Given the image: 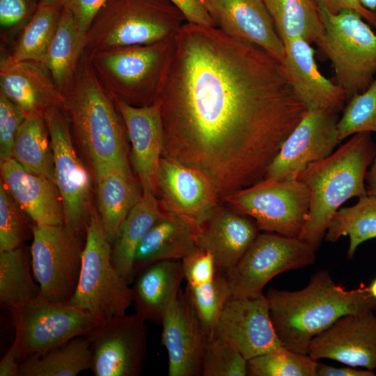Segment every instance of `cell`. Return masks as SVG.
<instances>
[{"mask_svg": "<svg viewBox=\"0 0 376 376\" xmlns=\"http://www.w3.org/2000/svg\"><path fill=\"white\" fill-rule=\"evenodd\" d=\"M156 102L162 157L205 175L223 201L262 180L306 111L280 62L220 28L187 22Z\"/></svg>", "mask_w": 376, "mask_h": 376, "instance_id": "obj_1", "label": "cell"}, {"mask_svg": "<svg viewBox=\"0 0 376 376\" xmlns=\"http://www.w3.org/2000/svg\"><path fill=\"white\" fill-rule=\"evenodd\" d=\"M62 94V111L95 180L113 171L133 175L124 121L84 52Z\"/></svg>", "mask_w": 376, "mask_h": 376, "instance_id": "obj_2", "label": "cell"}, {"mask_svg": "<svg viewBox=\"0 0 376 376\" xmlns=\"http://www.w3.org/2000/svg\"><path fill=\"white\" fill-rule=\"evenodd\" d=\"M265 295L282 345L301 354H307L312 339L341 317L376 309L368 287L347 290L327 269L316 272L301 290L270 288Z\"/></svg>", "mask_w": 376, "mask_h": 376, "instance_id": "obj_3", "label": "cell"}, {"mask_svg": "<svg viewBox=\"0 0 376 376\" xmlns=\"http://www.w3.org/2000/svg\"><path fill=\"white\" fill-rule=\"evenodd\" d=\"M375 155L371 133H356L298 175L310 193L308 214L299 237L316 251L340 206L352 197L367 195L366 176Z\"/></svg>", "mask_w": 376, "mask_h": 376, "instance_id": "obj_4", "label": "cell"}, {"mask_svg": "<svg viewBox=\"0 0 376 376\" xmlns=\"http://www.w3.org/2000/svg\"><path fill=\"white\" fill-rule=\"evenodd\" d=\"M185 17L168 0H109L86 33L87 55L173 37Z\"/></svg>", "mask_w": 376, "mask_h": 376, "instance_id": "obj_5", "label": "cell"}, {"mask_svg": "<svg viewBox=\"0 0 376 376\" xmlns=\"http://www.w3.org/2000/svg\"><path fill=\"white\" fill-rule=\"evenodd\" d=\"M173 37L88 56L100 81L113 99L136 107L149 106L159 95Z\"/></svg>", "mask_w": 376, "mask_h": 376, "instance_id": "obj_6", "label": "cell"}, {"mask_svg": "<svg viewBox=\"0 0 376 376\" xmlns=\"http://www.w3.org/2000/svg\"><path fill=\"white\" fill-rule=\"evenodd\" d=\"M317 6L324 33L316 45L331 61L335 83L345 91L348 101L366 91L376 76V34L354 10L332 14Z\"/></svg>", "mask_w": 376, "mask_h": 376, "instance_id": "obj_7", "label": "cell"}, {"mask_svg": "<svg viewBox=\"0 0 376 376\" xmlns=\"http://www.w3.org/2000/svg\"><path fill=\"white\" fill-rule=\"evenodd\" d=\"M111 246L93 207L86 231L78 284L68 304L102 320L126 314L132 303V287L112 263Z\"/></svg>", "mask_w": 376, "mask_h": 376, "instance_id": "obj_8", "label": "cell"}, {"mask_svg": "<svg viewBox=\"0 0 376 376\" xmlns=\"http://www.w3.org/2000/svg\"><path fill=\"white\" fill-rule=\"evenodd\" d=\"M222 202L252 218L259 230L299 237L308 217L310 193L297 178L263 179L228 195Z\"/></svg>", "mask_w": 376, "mask_h": 376, "instance_id": "obj_9", "label": "cell"}, {"mask_svg": "<svg viewBox=\"0 0 376 376\" xmlns=\"http://www.w3.org/2000/svg\"><path fill=\"white\" fill-rule=\"evenodd\" d=\"M9 311L21 362L84 336L104 321L77 306L41 297Z\"/></svg>", "mask_w": 376, "mask_h": 376, "instance_id": "obj_10", "label": "cell"}, {"mask_svg": "<svg viewBox=\"0 0 376 376\" xmlns=\"http://www.w3.org/2000/svg\"><path fill=\"white\" fill-rule=\"evenodd\" d=\"M32 235L31 263L40 297L68 304L78 284L85 243L64 224L35 223Z\"/></svg>", "mask_w": 376, "mask_h": 376, "instance_id": "obj_11", "label": "cell"}, {"mask_svg": "<svg viewBox=\"0 0 376 376\" xmlns=\"http://www.w3.org/2000/svg\"><path fill=\"white\" fill-rule=\"evenodd\" d=\"M316 251L299 237L259 233L226 274L233 295L258 296L276 275L312 265Z\"/></svg>", "mask_w": 376, "mask_h": 376, "instance_id": "obj_12", "label": "cell"}, {"mask_svg": "<svg viewBox=\"0 0 376 376\" xmlns=\"http://www.w3.org/2000/svg\"><path fill=\"white\" fill-rule=\"evenodd\" d=\"M54 155L55 180L64 214V224L80 237L86 235L93 210L89 173L73 144L70 127L61 108L45 116Z\"/></svg>", "mask_w": 376, "mask_h": 376, "instance_id": "obj_13", "label": "cell"}, {"mask_svg": "<svg viewBox=\"0 0 376 376\" xmlns=\"http://www.w3.org/2000/svg\"><path fill=\"white\" fill-rule=\"evenodd\" d=\"M146 322L136 313L102 321L85 336L95 376H138L148 349Z\"/></svg>", "mask_w": 376, "mask_h": 376, "instance_id": "obj_14", "label": "cell"}, {"mask_svg": "<svg viewBox=\"0 0 376 376\" xmlns=\"http://www.w3.org/2000/svg\"><path fill=\"white\" fill-rule=\"evenodd\" d=\"M338 113L308 110L282 143L263 179H297L310 164L329 156L340 145Z\"/></svg>", "mask_w": 376, "mask_h": 376, "instance_id": "obj_15", "label": "cell"}, {"mask_svg": "<svg viewBox=\"0 0 376 376\" xmlns=\"http://www.w3.org/2000/svg\"><path fill=\"white\" fill-rule=\"evenodd\" d=\"M214 334L233 343L246 360L282 345L264 294L258 296L232 294L219 314Z\"/></svg>", "mask_w": 376, "mask_h": 376, "instance_id": "obj_16", "label": "cell"}, {"mask_svg": "<svg viewBox=\"0 0 376 376\" xmlns=\"http://www.w3.org/2000/svg\"><path fill=\"white\" fill-rule=\"evenodd\" d=\"M158 194L164 210L198 226L222 202L212 183L201 172L164 157L159 166Z\"/></svg>", "mask_w": 376, "mask_h": 376, "instance_id": "obj_17", "label": "cell"}, {"mask_svg": "<svg viewBox=\"0 0 376 376\" xmlns=\"http://www.w3.org/2000/svg\"><path fill=\"white\" fill-rule=\"evenodd\" d=\"M352 367L376 368V315L373 311L345 315L314 337L307 353Z\"/></svg>", "mask_w": 376, "mask_h": 376, "instance_id": "obj_18", "label": "cell"}, {"mask_svg": "<svg viewBox=\"0 0 376 376\" xmlns=\"http://www.w3.org/2000/svg\"><path fill=\"white\" fill-rule=\"evenodd\" d=\"M161 324L162 344L169 357L168 375H201L207 336L181 289L166 310Z\"/></svg>", "mask_w": 376, "mask_h": 376, "instance_id": "obj_19", "label": "cell"}, {"mask_svg": "<svg viewBox=\"0 0 376 376\" xmlns=\"http://www.w3.org/2000/svg\"><path fill=\"white\" fill-rule=\"evenodd\" d=\"M124 121L131 144L130 163L142 191L158 194V171L162 157L164 132L159 104L130 105L113 99Z\"/></svg>", "mask_w": 376, "mask_h": 376, "instance_id": "obj_20", "label": "cell"}, {"mask_svg": "<svg viewBox=\"0 0 376 376\" xmlns=\"http://www.w3.org/2000/svg\"><path fill=\"white\" fill-rule=\"evenodd\" d=\"M283 45L282 67L295 96L306 109L342 111L347 102L346 93L320 72L311 43L295 39Z\"/></svg>", "mask_w": 376, "mask_h": 376, "instance_id": "obj_21", "label": "cell"}, {"mask_svg": "<svg viewBox=\"0 0 376 376\" xmlns=\"http://www.w3.org/2000/svg\"><path fill=\"white\" fill-rule=\"evenodd\" d=\"M0 93L26 117L42 116L62 108L63 97L47 68L39 62L13 61L3 51L0 59Z\"/></svg>", "mask_w": 376, "mask_h": 376, "instance_id": "obj_22", "label": "cell"}, {"mask_svg": "<svg viewBox=\"0 0 376 376\" xmlns=\"http://www.w3.org/2000/svg\"><path fill=\"white\" fill-rule=\"evenodd\" d=\"M210 13L226 34L283 62L284 45L263 0H210Z\"/></svg>", "mask_w": 376, "mask_h": 376, "instance_id": "obj_23", "label": "cell"}, {"mask_svg": "<svg viewBox=\"0 0 376 376\" xmlns=\"http://www.w3.org/2000/svg\"><path fill=\"white\" fill-rule=\"evenodd\" d=\"M258 234L259 228L252 218L220 204L199 226L198 246L211 253L218 272L226 274Z\"/></svg>", "mask_w": 376, "mask_h": 376, "instance_id": "obj_24", "label": "cell"}, {"mask_svg": "<svg viewBox=\"0 0 376 376\" xmlns=\"http://www.w3.org/2000/svg\"><path fill=\"white\" fill-rule=\"evenodd\" d=\"M3 182L20 207L36 224L61 225L64 214L55 182L26 170L15 159L0 162Z\"/></svg>", "mask_w": 376, "mask_h": 376, "instance_id": "obj_25", "label": "cell"}, {"mask_svg": "<svg viewBox=\"0 0 376 376\" xmlns=\"http://www.w3.org/2000/svg\"><path fill=\"white\" fill-rule=\"evenodd\" d=\"M198 230L196 224L164 210L136 249L134 260L135 276L155 262L182 260L199 246Z\"/></svg>", "mask_w": 376, "mask_h": 376, "instance_id": "obj_26", "label": "cell"}, {"mask_svg": "<svg viewBox=\"0 0 376 376\" xmlns=\"http://www.w3.org/2000/svg\"><path fill=\"white\" fill-rule=\"evenodd\" d=\"M183 279L179 260L155 262L137 272L132 287L135 313L146 322L161 324Z\"/></svg>", "mask_w": 376, "mask_h": 376, "instance_id": "obj_27", "label": "cell"}, {"mask_svg": "<svg viewBox=\"0 0 376 376\" xmlns=\"http://www.w3.org/2000/svg\"><path fill=\"white\" fill-rule=\"evenodd\" d=\"M164 212L161 202L152 192L142 191L112 242V263L130 284L135 277L134 260L136 249Z\"/></svg>", "mask_w": 376, "mask_h": 376, "instance_id": "obj_28", "label": "cell"}, {"mask_svg": "<svg viewBox=\"0 0 376 376\" xmlns=\"http://www.w3.org/2000/svg\"><path fill=\"white\" fill-rule=\"evenodd\" d=\"M96 182L97 211L103 228L112 243L142 191L134 175L119 171L111 172Z\"/></svg>", "mask_w": 376, "mask_h": 376, "instance_id": "obj_29", "label": "cell"}, {"mask_svg": "<svg viewBox=\"0 0 376 376\" xmlns=\"http://www.w3.org/2000/svg\"><path fill=\"white\" fill-rule=\"evenodd\" d=\"M86 38V33L77 27L71 12L64 6L56 31L42 63L61 92L73 78L84 51Z\"/></svg>", "mask_w": 376, "mask_h": 376, "instance_id": "obj_30", "label": "cell"}, {"mask_svg": "<svg viewBox=\"0 0 376 376\" xmlns=\"http://www.w3.org/2000/svg\"><path fill=\"white\" fill-rule=\"evenodd\" d=\"M282 42L303 39L316 44L324 25L314 0H263Z\"/></svg>", "mask_w": 376, "mask_h": 376, "instance_id": "obj_31", "label": "cell"}, {"mask_svg": "<svg viewBox=\"0 0 376 376\" xmlns=\"http://www.w3.org/2000/svg\"><path fill=\"white\" fill-rule=\"evenodd\" d=\"M91 362L90 343L84 335L26 358L20 363V376H76L91 370Z\"/></svg>", "mask_w": 376, "mask_h": 376, "instance_id": "obj_32", "label": "cell"}, {"mask_svg": "<svg viewBox=\"0 0 376 376\" xmlns=\"http://www.w3.org/2000/svg\"><path fill=\"white\" fill-rule=\"evenodd\" d=\"M13 158L28 171L56 183L54 150L44 117L24 119L15 141Z\"/></svg>", "mask_w": 376, "mask_h": 376, "instance_id": "obj_33", "label": "cell"}, {"mask_svg": "<svg viewBox=\"0 0 376 376\" xmlns=\"http://www.w3.org/2000/svg\"><path fill=\"white\" fill-rule=\"evenodd\" d=\"M31 263L23 246L0 251V302L9 311L40 297Z\"/></svg>", "mask_w": 376, "mask_h": 376, "instance_id": "obj_34", "label": "cell"}, {"mask_svg": "<svg viewBox=\"0 0 376 376\" xmlns=\"http://www.w3.org/2000/svg\"><path fill=\"white\" fill-rule=\"evenodd\" d=\"M64 6L39 1L32 17L24 26L12 53L15 61H33L42 63L56 31Z\"/></svg>", "mask_w": 376, "mask_h": 376, "instance_id": "obj_35", "label": "cell"}, {"mask_svg": "<svg viewBox=\"0 0 376 376\" xmlns=\"http://www.w3.org/2000/svg\"><path fill=\"white\" fill-rule=\"evenodd\" d=\"M350 238L347 257L352 258L363 242L376 237V196L366 195L350 207H340L332 217L325 240L337 242Z\"/></svg>", "mask_w": 376, "mask_h": 376, "instance_id": "obj_36", "label": "cell"}, {"mask_svg": "<svg viewBox=\"0 0 376 376\" xmlns=\"http://www.w3.org/2000/svg\"><path fill=\"white\" fill-rule=\"evenodd\" d=\"M185 295L206 334L212 336L219 314L232 292L226 274L217 272L207 283L187 285Z\"/></svg>", "mask_w": 376, "mask_h": 376, "instance_id": "obj_37", "label": "cell"}, {"mask_svg": "<svg viewBox=\"0 0 376 376\" xmlns=\"http://www.w3.org/2000/svg\"><path fill=\"white\" fill-rule=\"evenodd\" d=\"M318 361L283 345L247 360L250 376H316Z\"/></svg>", "mask_w": 376, "mask_h": 376, "instance_id": "obj_38", "label": "cell"}, {"mask_svg": "<svg viewBox=\"0 0 376 376\" xmlns=\"http://www.w3.org/2000/svg\"><path fill=\"white\" fill-rule=\"evenodd\" d=\"M338 133L342 142L359 132H376V76L363 92L352 96L342 111Z\"/></svg>", "mask_w": 376, "mask_h": 376, "instance_id": "obj_39", "label": "cell"}, {"mask_svg": "<svg viewBox=\"0 0 376 376\" xmlns=\"http://www.w3.org/2000/svg\"><path fill=\"white\" fill-rule=\"evenodd\" d=\"M201 375L246 376L248 375L247 360L233 343L214 334L206 340Z\"/></svg>", "mask_w": 376, "mask_h": 376, "instance_id": "obj_40", "label": "cell"}, {"mask_svg": "<svg viewBox=\"0 0 376 376\" xmlns=\"http://www.w3.org/2000/svg\"><path fill=\"white\" fill-rule=\"evenodd\" d=\"M17 204L1 179L0 251L18 248L26 240V226Z\"/></svg>", "mask_w": 376, "mask_h": 376, "instance_id": "obj_41", "label": "cell"}, {"mask_svg": "<svg viewBox=\"0 0 376 376\" xmlns=\"http://www.w3.org/2000/svg\"><path fill=\"white\" fill-rule=\"evenodd\" d=\"M26 116L0 93V162L13 157V147L18 131Z\"/></svg>", "mask_w": 376, "mask_h": 376, "instance_id": "obj_42", "label": "cell"}, {"mask_svg": "<svg viewBox=\"0 0 376 376\" xmlns=\"http://www.w3.org/2000/svg\"><path fill=\"white\" fill-rule=\"evenodd\" d=\"M38 3L33 0H0L1 36L8 38L21 32L34 13Z\"/></svg>", "mask_w": 376, "mask_h": 376, "instance_id": "obj_43", "label": "cell"}, {"mask_svg": "<svg viewBox=\"0 0 376 376\" xmlns=\"http://www.w3.org/2000/svg\"><path fill=\"white\" fill-rule=\"evenodd\" d=\"M187 285H197L212 281L218 270L211 253L198 246L182 260Z\"/></svg>", "mask_w": 376, "mask_h": 376, "instance_id": "obj_44", "label": "cell"}, {"mask_svg": "<svg viewBox=\"0 0 376 376\" xmlns=\"http://www.w3.org/2000/svg\"><path fill=\"white\" fill-rule=\"evenodd\" d=\"M109 0H68L66 6L71 12L77 27L86 33L94 19Z\"/></svg>", "mask_w": 376, "mask_h": 376, "instance_id": "obj_45", "label": "cell"}, {"mask_svg": "<svg viewBox=\"0 0 376 376\" xmlns=\"http://www.w3.org/2000/svg\"><path fill=\"white\" fill-rule=\"evenodd\" d=\"M168 1L180 10L187 22L205 26H217L214 17L199 0Z\"/></svg>", "mask_w": 376, "mask_h": 376, "instance_id": "obj_46", "label": "cell"}, {"mask_svg": "<svg viewBox=\"0 0 376 376\" xmlns=\"http://www.w3.org/2000/svg\"><path fill=\"white\" fill-rule=\"evenodd\" d=\"M329 13L336 14L344 10H352L359 13L370 24L376 27V12L365 8L360 0H314Z\"/></svg>", "mask_w": 376, "mask_h": 376, "instance_id": "obj_47", "label": "cell"}, {"mask_svg": "<svg viewBox=\"0 0 376 376\" xmlns=\"http://www.w3.org/2000/svg\"><path fill=\"white\" fill-rule=\"evenodd\" d=\"M21 359L13 340L0 361V376H20Z\"/></svg>", "mask_w": 376, "mask_h": 376, "instance_id": "obj_48", "label": "cell"}, {"mask_svg": "<svg viewBox=\"0 0 376 376\" xmlns=\"http://www.w3.org/2000/svg\"><path fill=\"white\" fill-rule=\"evenodd\" d=\"M372 370H360L355 367H335L318 362L316 376H374Z\"/></svg>", "mask_w": 376, "mask_h": 376, "instance_id": "obj_49", "label": "cell"}, {"mask_svg": "<svg viewBox=\"0 0 376 376\" xmlns=\"http://www.w3.org/2000/svg\"><path fill=\"white\" fill-rule=\"evenodd\" d=\"M367 195L376 196V155L366 176Z\"/></svg>", "mask_w": 376, "mask_h": 376, "instance_id": "obj_50", "label": "cell"}, {"mask_svg": "<svg viewBox=\"0 0 376 376\" xmlns=\"http://www.w3.org/2000/svg\"><path fill=\"white\" fill-rule=\"evenodd\" d=\"M362 5L371 11H376V0H360Z\"/></svg>", "mask_w": 376, "mask_h": 376, "instance_id": "obj_51", "label": "cell"}, {"mask_svg": "<svg viewBox=\"0 0 376 376\" xmlns=\"http://www.w3.org/2000/svg\"><path fill=\"white\" fill-rule=\"evenodd\" d=\"M368 288L372 296L376 299V279L371 283Z\"/></svg>", "mask_w": 376, "mask_h": 376, "instance_id": "obj_52", "label": "cell"}, {"mask_svg": "<svg viewBox=\"0 0 376 376\" xmlns=\"http://www.w3.org/2000/svg\"><path fill=\"white\" fill-rule=\"evenodd\" d=\"M39 1H47V2H54V3H58L60 4H62L63 6H65L68 3V0H38Z\"/></svg>", "mask_w": 376, "mask_h": 376, "instance_id": "obj_53", "label": "cell"}, {"mask_svg": "<svg viewBox=\"0 0 376 376\" xmlns=\"http://www.w3.org/2000/svg\"><path fill=\"white\" fill-rule=\"evenodd\" d=\"M204 6L210 12V0H199Z\"/></svg>", "mask_w": 376, "mask_h": 376, "instance_id": "obj_54", "label": "cell"}]
</instances>
